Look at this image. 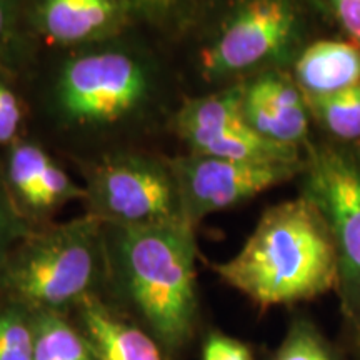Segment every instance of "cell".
Listing matches in <instances>:
<instances>
[{
	"instance_id": "obj_7",
	"label": "cell",
	"mask_w": 360,
	"mask_h": 360,
	"mask_svg": "<svg viewBox=\"0 0 360 360\" xmlns=\"http://www.w3.org/2000/svg\"><path fill=\"white\" fill-rule=\"evenodd\" d=\"M182 215L195 225L207 215L232 209L294 177L299 162H252L192 154L169 164Z\"/></svg>"
},
{
	"instance_id": "obj_17",
	"label": "cell",
	"mask_w": 360,
	"mask_h": 360,
	"mask_svg": "<svg viewBox=\"0 0 360 360\" xmlns=\"http://www.w3.org/2000/svg\"><path fill=\"white\" fill-rule=\"evenodd\" d=\"M51 160V155L32 143H20L13 148L11 155L8 175H11L12 187L19 193L20 199L32 209H35L40 182Z\"/></svg>"
},
{
	"instance_id": "obj_14",
	"label": "cell",
	"mask_w": 360,
	"mask_h": 360,
	"mask_svg": "<svg viewBox=\"0 0 360 360\" xmlns=\"http://www.w3.org/2000/svg\"><path fill=\"white\" fill-rule=\"evenodd\" d=\"M34 326V360H97L84 334L60 312L30 310Z\"/></svg>"
},
{
	"instance_id": "obj_5",
	"label": "cell",
	"mask_w": 360,
	"mask_h": 360,
	"mask_svg": "<svg viewBox=\"0 0 360 360\" xmlns=\"http://www.w3.org/2000/svg\"><path fill=\"white\" fill-rule=\"evenodd\" d=\"M92 214L112 225H142L184 219L169 165L139 155H119L90 170Z\"/></svg>"
},
{
	"instance_id": "obj_6",
	"label": "cell",
	"mask_w": 360,
	"mask_h": 360,
	"mask_svg": "<svg viewBox=\"0 0 360 360\" xmlns=\"http://www.w3.org/2000/svg\"><path fill=\"white\" fill-rule=\"evenodd\" d=\"M305 197L327 220L340 260L342 304L352 327L360 322V169L339 152H315Z\"/></svg>"
},
{
	"instance_id": "obj_11",
	"label": "cell",
	"mask_w": 360,
	"mask_h": 360,
	"mask_svg": "<svg viewBox=\"0 0 360 360\" xmlns=\"http://www.w3.org/2000/svg\"><path fill=\"white\" fill-rule=\"evenodd\" d=\"M127 19L125 0H40L37 22L53 44L92 42L117 32Z\"/></svg>"
},
{
	"instance_id": "obj_8",
	"label": "cell",
	"mask_w": 360,
	"mask_h": 360,
	"mask_svg": "<svg viewBox=\"0 0 360 360\" xmlns=\"http://www.w3.org/2000/svg\"><path fill=\"white\" fill-rule=\"evenodd\" d=\"M295 25L290 0H245L202 53L204 74L219 79L262 64L290 42Z\"/></svg>"
},
{
	"instance_id": "obj_21",
	"label": "cell",
	"mask_w": 360,
	"mask_h": 360,
	"mask_svg": "<svg viewBox=\"0 0 360 360\" xmlns=\"http://www.w3.org/2000/svg\"><path fill=\"white\" fill-rule=\"evenodd\" d=\"M22 120L19 98L11 89L0 84V143L12 141Z\"/></svg>"
},
{
	"instance_id": "obj_22",
	"label": "cell",
	"mask_w": 360,
	"mask_h": 360,
	"mask_svg": "<svg viewBox=\"0 0 360 360\" xmlns=\"http://www.w3.org/2000/svg\"><path fill=\"white\" fill-rule=\"evenodd\" d=\"M342 29L360 49V0H326Z\"/></svg>"
},
{
	"instance_id": "obj_16",
	"label": "cell",
	"mask_w": 360,
	"mask_h": 360,
	"mask_svg": "<svg viewBox=\"0 0 360 360\" xmlns=\"http://www.w3.org/2000/svg\"><path fill=\"white\" fill-rule=\"evenodd\" d=\"M272 360H339L317 326L307 317H297L274 354Z\"/></svg>"
},
{
	"instance_id": "obj_9",
	"label": "cell",
	"mask_w": 360,
	"mask_h": 360,
	"mask_svg": "<svg viewBox=\"0 0 360 360\" xmlns=\"http://www.w3.org/2000/svg\"><path fill=\"white\" fill-rule=\"evenodd\" d=\"M244 85L187 101L175 115V130L193 154L227 157L254 129L242 112Z\"/></svg>"
},
{
	"instance_id": "obj_20",
	"label": "cell",
	"mask_w": 360,
	"mask_h": 360,
	"mask_svg": "<svg viewBox=\"0 0 360 360\" xmlns=\"http://www.w3.org/2000/svg\"><path fill=\"white\" fill-rule=\"evenodd\" d=\"M202 360H254V354L242 340L222 332H212L204 340Z\"/></svg>"
},
{
	"instance_id": "obj_25",
	"label": "cell",
	"mask_w": 360,
	"mask_h": 360,
	"mask_svg": "<svg viewBox=\"0 0 360 360\" xmlns=\"http://www.w3.org/2000/svg\"><path fill=\"white\" fill-rule=\"evenodd\" d=\"M143 7L150 8L154 12H167L170 8L179 6L182 0H137Z\"/></svg>"
},
{
	"instance_id": "obj_2",
	"label": "cell",
	"mask_w": 360,
	"mask_h": 360,
	"mask_svg": "<svg viewBox=\"0 0 360 360\" xmlns=\"http://www.w3.org/2000/svg\"><path fill=\"white\" fill-rule=\"evenodd\" d=\"M109 225L117 277L135 312L160 345L182 349L197 321L193 225L186 219Z\"/></svg>"
},
{
	"instance_id": "obj_1",
	"label": "cell",
	"mask_w": 360,
	"mask_h": 360,
	"mask_svg": "<svg viewBox=\"0 0 360 360\" xmlns=\"http://www.w3.org/2000/svg\"><path fill=\"white\" fill-rule=\"evenodd\" d=\"M214 270L262 309L317 299L340 283L334 236L305 195L265 210L240 250Z\"/></svg>"
},
{
	"instance_id": "obj_18",
	"label": "cell",
	"mask_w": 360,
	"mask_h": 360,
	"mask_svg": "<svg viewBox=\"0 0 360 360\" xmlns=\"http://www.w3.org/2000/svg\"><path fill=\"white\" fill-rule=\"evenodd\" d=\"M0 360H34L32 312L8 309L0 314Z\"/></svg>"
},
{
	"instance_id": "obj_3",
	"label": "cell",
	"mask_w": 360,
	"mask_h": 360,
	"mask_svg": "<svg viewBox=\"0 0 360 360\" xmlns=\"http://www.w3.org/2000/svg\"><path fill=\"white\" fill-rule=\"evenodd\" d=\"M103 224L90 212L35 233L8 265V289L30 310L62 314L79 305L98 277Z\"/></svg>"
},
{
	"instance_id": "obj_12",
	"label": "cell",
	"mask_w": 360,
	"mask_h": 360,
	"mask_svg": "<svg viewBox=\"0 0 360 360\" xmlns=\"http://www.w3.org/2000/svg\"><path fill=\"white\" fill-rule=\"evenodd\" d=\"M79 312L84 335L97 360H165L154 337L120 319L97 297L84 299Z\"/></svg>"
},
{
	"instance_id": "obj_19",
	"label": "cell",
	"mask_w": 360,
	"mask_h": 360,
	"mask_svg": "<svg viewBox=\"0 0 360 360\" xmlns=\"http://www.w3.org/2000/svg\"><path fill=\"white\" fill-rule=\"evenodd\" d=\"M82 193L84 192L65 174V170H62L56 162L51 160L40 182L35 210H51L67 200L80 197Z\"/></svg>"
},
{
	"instance_id": "obj_13",
	"label": "cell",
	"mask_w": 360,
	"mask_h": 360,
	"mask_svg": "<svg viewBox=\"0 0 360 360\" xmlns=\"http://www.w3.org/2000/svg\"><path fill=\"white\" fill-rule=\"evenodd\" d=\"M297 87L305 98L339 94L360 84V49L342 40L309 45L295 64Z\"/></svg>"
},
{
	"instance_id": "obj_23",
	"label": "cell",
	"mask_w": 360,
	"mask_h": 360,
	"mask_svg": "<svg viewBox=\"0 0 360 360\" xmlns=\"http://www.w3.org/2000/svg\"><path fill=\"white\" fill-rule=\"evenodd\" d=\"M17 233H19V227H17L15 220L7 210V207L4 205V202L0 200V260L6 255L8 245Z\"/></svg>"
},
{
	"instance_id": "obj_15",
	"label": "cell",
	"mask_w": 360,
	"mask_h": 360,
	"mask_svg": "<svg viewBox=\"0 0 360 360\" xmlns=\"http://www.w3.org/2000/svg\"><path fill=\"white\" fill-rule=\"evenodd\" d=\"M322 124L339 139L360 137V84L321 98H305Z\"/></svg>"
},
{
	"instance_id": "obj_26",
	"label": "cell",
	"mask_w": 360,
	"mask_h": 360,
	"mask_svg": "<svg viewBox=\"0 0 360 360\" xmlns=\"http://www.w3.org/2000/svg\"><path fill=\"white\" fill-rule=\"evenodd\" d=\"M352 330H354V334H355V339H357V347L360 349V322L352 328Z\"/></svg>"
},
{
	"instance_id": "obj_10",
	"label": "cell",
	"mask_w": 360,
	"mask_h": 360,
	"mask_svg": "<svg viewBox=\"0 0 360 360\" xmlns=\"http://www.w3.org/2000/svg\"><path fill=\"white\" fill-rule=\"evenodd\" d=\"M242 112L247 124L269 141L297 147L309 132L302 90L278 74H265L244 85Z\"/></svg>"
},
{
	"instance_id": "obj_24",
	"label": "cell",
	"mask_w": 360,
	"mask_h": 360,
	"mask_svg": "<svg viewBox=\"0 0 360 360\" xmlns=\"http://www.w3.org/2000/svg\"><path fill=\"white\" fill-rule=\"evenodd\" d=\"M13 0H0V44L6 37L8 25L12 22Z\"/></svg>"
},
{
	"instance_id": "obj_4",
	"label": "cell",
	"mask_w": 360,
	"mask_h": 360,
	"mask_svg": "<svg viewBox=\"0 0 360 360\" xmlns=\"http://www.w3.org/2000/svg\"><path fill=\"white\" fill-rule=\"evenodd\" d=\"M56 94L60 112L70 122L114 124L137 110L146 101L148 75L130 53L90 52L67 62Z\"/></svg>"
}]
</instances>
